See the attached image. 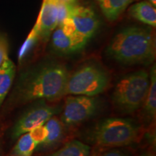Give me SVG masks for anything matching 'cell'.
I'll return each instance as SVG.
<instances>
[{"label": "cell", "mask_w": 156, "mask_h": 156, "mask_svg": "<svg viewBox=\"0 0 156 156\" xmlns=\"http://www.w3.org/2000/svg\"><path fill=\"white\" fill-rule=\"evenodd\" d=\"M59 109L56 106H51L43 100L27 111L19 119L12 129V135L17 139L22 134L30 132L37 126L43 125L57 114Z\"/></svg>", "instance_id": "7"}, {"label": "cell", "mask_w": 156, "mask_h": 156, "mask_svg": "<svg viewBox=\"0 0 156 156\" xmlns=\"http://www.w3.org/2000/svg\"><path fill=\"white\" fill-rule=\"evenodd\" d=\"M28 133L31 136V138L35 142H37L39 145L45 141L46 136H47L48 132L46 126H44V124H43V125L38 126L34 128V129L30 130V132H28Z\"/></svg>", "instance_id": "18"}, {"label": "cell", "mask_w": 156, "mask_h": 156, "mask_svg": "<svg viewBox=\"0 0 156 156\" xmlns=\"http://www.w3.org/2000/svg\"><path fill=\"white\" fill-rule=\"evenodd\" d=\"M105 17L110 22L116 20L134 0H95Z\"/></svg>", "instance_id": "12"}, {"label": "cell", "mask_w": 156, "mask_h": 156, "mask_svg": "<svg viewBox=\"0 0 156 156\" xmlns=\"http://www.w3.org/2000/svg\"><path fill=\"white\" fill-rule=\"evenodd\" d=\"M110 79L108 72L99 64H85L69 75L65 95L96 96L107 89Z\"/></svg>", "instance_id": "5"}, {"label": "cell", "mask_w": 156, "mask_h": 156, "mask_svg": "<svg viewBox=\"0 0 156 156\" xmlns=\"http://www.w3.org/2000/svg\"><path fill=\"white\" fill-rule=\"evenodd\" d=\"M93 156H96V155H93Z\"/></svg>", "instance_id": "25"}, {"label": "cell", "mask_w": 156, "mask_h": 156, "mask_svg": "<svg viewBox=\"0 0 156 156\" xmlns=\"http://www.w3.org/2000/svg\"><path fill=\"white\" fill-rule=\"evenodd\" d=\"M0 156H2V147H1V145H0Z\"/></svg>", "instance_id": "24"}, {"label": "cell", "mask_w": 156, "mask_h": 156, "mask_svg": "<svg viewBox=\"0 0 156 156\" xmlns=\"http://www.w3.org/2000/svg\"><path fill=\"white\" fill-rule=\"evenodd\" d=\"M15 75V65L8 56L0 67V108L12 86Z\"/></svg>", "instance_id": "13"}, {"label": "cell", "mask_w": 156, "mask_h": 156, "mask_svg": "<svg viewBox=\"0 0 156 156\" xmlns=\"http://www.w3.org/2000/svg\"><path fill=\"white\" fill-rule=\"evenodd\" d=\"M44 126L47 129V136L45 141L38 146L36 150L51 149L62 141L64 136L63 124L54 116L45 123Z\"/></svg>", "instance_id": "10"}, {"label": "cell", "mask_w": 156, "mask_h": 156, "mask_svg": "<svg viewBox=\"0 0 156 156\" xmlns=\"http://www.w3.org/2000/svg\"><path fill=\"white\" fill-rule=\"evenodd\" d=\"M51 45L52 48L58 53L69 54L77 51L73 39L71 37L64 34L59 25H57L52 33Z\"/></svg>", "instance_id": "14"}, {"label": "cell", "mask_w": 156, "mask_h": 156, "mask_svg": "<svg viewBox=\"0 0 156 156\" xmlns=\"http://www.w3.org/2000/svg\"><path fill=\"white\" fill-rule=\"evenodd\" d=\"M69 76V72L63 64H43L23 76L17 87V100L21 103H28L60 98L65 95Z\"/></svg>", "instance_id": "1"}, {"label": "cell", "mask_w": 156, "mask_h": 156, "mask_svg": "<svg viewBox=\"0 0 156 156\" xmlns=\"http://www.w3.org/2000/svg\"><path fill=\"white\" fill-rule=\"evenodd\" d=\"M10 156H32L38 147V143L31 138L28 132L19 136Z\"/></svg>", "instance_id": "17"}, {"label": "cell", "mask_w": 156, "mask_h": 156, "mask_svg": "<svg viewBox=\"0 0 156 156\" xmlns=\"http://www.w3.org/2000/svg\"><path fill=\"white\" fill-rule=\"evenodd\" d=\"M107 54L124 65H149L155 58V40L153 31L141 27H128L115 35Z\"/></svg>", "instance_id": "2"}, {"label": "cell", "mask_w": 156, "mask_h": 156, "mask_svg": "<svg viewBox=\"0 0 156 156\" xmlns=\"http://www.w3.org/2000/svg\"><path fill=\"white\" fill-rule=\"evenodd\" d=\"M150 85V74L142 69L123 76L117 82L112 101L119 112L133 114L144 105Z\"/></svg>", "instance_id": "3"}, {"label": "cell", "mask_w": 156, "mask_h": 156, "mask_svg": "<svg viewBox=\"0 0 156 156\" xmlns=\"http://www.w3.org/2000/svg\"><path fill=\"white\" fill-rule=\"evenodd\" d=\"M98 107V100L95 96H68L62 114V123L66 126L80 124L95 115Z\"/></svg>", "instance_id": "6"}, {"label": "cell", "mask_w": 156, "mask_h": 156, "mask_svg": "<svg viewBox=\"0 0 156 156\" xmlns=\"http://www.w3.org/2000/svg\"><path fill=\"white\" fill-rule=\"evenodd\" d=\"M8 51V44L5 38L0 36V67L5 61L6 57H7Z\"/></svg>", "instance_id": "19"}, {"label": "cell", "mask_w": 156, "mask_h": 156, "mask_svg": "<svg viewBox=\"0 0 156 156\" xmlns=\"http://www.w3.org/2000/svg\"><path fill=\"white\" fill-rule=\"evenodd\" d=\"M68 17L75 28L76 34L87 41L98 28V19L94 11L88 7L74 4Z\"/></svg>", "instance_id": "9"}, {"label": "cell", "mask_w": 156, "mask_h": 156, "mask_svg": "<svg viewBox=\"0 0 156 156\" xmlns=\"http://www.w3.org/2000/svg\"><path fill=\"white\" fill-rule=\"evenodd\" d=\"M140 156H155L152 153H150V152H145V153H142Z\"/></svg>", "instance_id": "21"}, {"label": "cell", "mask_w": 156, "mask_h": 156, "mask_svg": "<svg viewBox=\"0 0 156 156\" xmlns=\"http://www.w3.org/2000/svg\"><path fill=\"white\" fill-rule=\"evenodd\" d=\"M59 1H67V2H73V0H59Z\"/></svg>", "instance_id": "23"}, {"label": "cell", "mask_w": 156, "mask_h": 156, "mask_svg": "<svg viewBox=\"0 0 156 156\" xmlns=\"http://www.w3.org/2000/svg\"><path fill=\"white\" fill-rule=\"evenodd\" d=\"M59 0H44L38 19L28 38L36 41H47L58 25V3Z\"/></svg>", "instance_id": "8"}, {"label": "cell", "mask_w": 156, "mask_h": 156, "mask_svg": "<svg viewBox=\"0 0 156 156\" xmlns=\"http://www.w3.org/2000/svg\"><path fill=\"white\" fill-rule=\"evenodd\" d=\"M101 156H129V155L119 150L114 149L103 153Z\"/></svg>", "instance_id": "20"}, {"label": "cell", "mask_w": 156, "mask_h": 156, "mask_svg": "<svg viewBox=\"0 0 156 156\" xmlns=\"http://www.w3.org/2000/svg\"><path fill=\"white\" fill-rule=\"evenodd\" d=\"M139 133V126L133 120L108 118L95 126L92 140L101 147H122L136 142Z\"/></svg>", "instance_id": "4"}, {"label": "cell", "mask_w": 156, "mask_h": 156, "mask_svg": "<svg viewBox=\"0 0 156 156\" xmlns=\"http://www.w3.org/2000/svg\"><path fill=\"white\" fill-rule=\"evenodd\" d=\"M129 13L136 20L155 28L156 26L155 7L148 1L134 4L129 9Z\"/></svg>", "instance_id": "11"}, {"label": "cell", "mask_w": 156, "mask_h": 156, "mask_svg": "<svg viewBox=\"0 0 156 156\" xmlns=\"http://www.w3.org/2000/svg\"><path fill=\"white\" fill-rule=\"evenodd\" d=\"M90 147L79 140H72L54 153L45 156H89Z\"/></svg>", "instance_id": "15"}, {"label": "cell", "mask_w": 156, "mask_h": 156, "mask_svg": "<svg viewBox=\"0 0 156 156\" xmlns=\"http://www.w3.org/2000/svg\"><path fill=\"white\" fill-rule=\"evenodd\" d=\"M150 85L144 103V112L148 119H154L156 114V69L152 67L150 72Z\"/></svg>", "instance_id": "16"}, {"label": "cell", "mask_w": 156, "mask_h": 156, "mask_svg": "<svg viewBox=\"0 0 156 156\" xmlns=\"http://www.w3.org/2000/svg\"><path fill=\"white\" fill-rule=\"evenodd\" d=\"M148 2H149L151 4H152L154 7H155L156 6V0H148Z\"/></svg>", "instance_id": "22"}]
</instances>
